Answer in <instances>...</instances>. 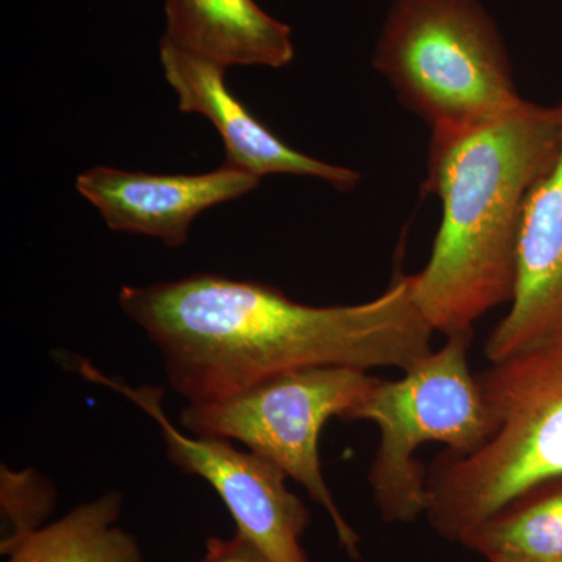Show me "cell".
I'll return each instance as SVG.
<instances>
[{
	"label": "cell",
	"instance_id": "5bb4252c",
	"mask_svg": "<svg viewBox=\"0 0 562 562\" xmlns=\"http://www.w3.org/2000/svg\"><path fill=\"white\" fill-rule=\"evenodd\" d=\"M2 513L9 522L5 538L24 535L46 524L55 505L54 486L35 471L13 472L2 465Z\"/></svg>",
	"mask_w": 562,
	"mask_h": 562
},
{
	"label": "cell",
	"instance_id": "3957f363",
	"mask_svg": "<svg viewBox=\"0 0 562 562\" xmlns=\"http://www.w3.org/2000/svg\"><path fill=\"white\" fill-rule=\"evenodd\" d=\"M476 376L494 432L475 452L446 450L428 468L425 517L457 543L524 492L562 476V339Z\"/></svg>",
	"mask_w": 562,
	"mask_h": 562
},
{
	"label": "cell",
	"instance_id": "8fae6325",
	"mask_svg": "<svg viewBox=\"0 0 562 562\" xmlns=\"http://www.w3.org/2000/svg\"><path fill=\"white\" fill-rule=\"evenodd\" d=\"M162 41L221 68L269 66L294 60L290 25L277 21L255 0H165Z\"/></svg>",
	"mask_w": 562,
	"mask_h": 562
},
{
	"label": "cell",
	"instance_id": "7a4b0ae2",
	"mask_svg": "<svg viewBox=\"0 0 562 562\" xmlns=\"http://www.w3.org/2000/svg\"><path fill=\"white\" fill-rule=\"evenodd\" d=\"M560 105L519 110L465 128L431 131L425 191L442 203L431 257L413 273L414 299L435 333L473 331L512 303L525 209L560 154Z\"/></svg>",
	"mask_w": 562,
	"mask_h": 562
},
{
	"label": "cell",
	"instance_id": "9c48e42d",
	"mask_svg": "<svg viewBox=\"0 0 562 562\" xmlns=\"http://www.w3.org/2000/svg\"><path fill=\"white\" fill-rule=\"evenodd\" d=\"M160 58L166 80L179 95V109L213 122L224 139L231 165L258 179L276 173L313 177L342 192L355 190L360 183V172L308 157L269 131L228 91L227 69L184 54L165 41Z\"/></svg>",
	"mask_w": 562,
	"mask_h": 562
},
{
	"label": "cell",
	"instance_id": "9a60e30c",
	"mask_svg": "<svg viewBox=\"0 0 562 562\" xmlns=\"http://www.w3.org/2000/svg\"><path fill=\"white\" fill-rule=\"evenodd\" d=\"M199 562H269L255 543L238 531L231 538L211 536L205 542V553Z\"/></svg>",
	"mask_w": 562,
	"mask_h": 562
},
{
	"label": "cell",
	"instance_id": "6da1fadb",
	"mask_svg": "<svg viewBox=\"0 0 562 562\" xmlns=\"http://www.w3.org/2000/svg\"><path fill=\"white\" fill-rule=\"evenodd\" d=\"M122 312L160 349L173 391L190 403L310 368L408 371L430 355L432 328L413 276L357 305L313 306L277 288L201 273L122 286Z\"/></svg>",
	"mask_w": 562,
	"mask_h": 562
},
{
	"label": "cell",
	"instance_id": "2e32d148",
	"mask_svg": "<svg viewBox=\"0 0 562 562\" xmlns=\"http://www.w3.org/2000/svg\"><path fill=\"white\" fill-rule=\"evenodd\" d=\"M487 562H531V561L514 560V558H492V560H490Z\"/></svg>",
	"mask_w": 562,
	"mask_h": 562
},
{
	"label": "cell",
	"instance_id": "52a82bcc",
	"mask_svg": "<svg viewBox=\"0 0 562 562\" xmlns=\"http://www.w3.org/2000/svg\"><path fill=\"white\" fill-rule=\"evenodd\" d=\"M61 362L88 382L124 395L146 413L161 430L169 461L188 475L205 480L217 492L235 520L236 531L255 543L269 562H310L302 538L312 517L286 486L288 476L279 468L249 450L241 452L227 439L183 435L166 416L161 387L131 386L69 353Z\"/></svg>",
	"mask_w": 562,
	"mask_h": 562
},
{
	"label": "cell",
	"instance_id": "ba28073f",
	"mask_svg": "<svg viewBox=\"0 0 562 562\" xmlns=\"http://www.w3.org/2000/svg\"><path fill=\"white\" fill-rule=\"evenodd\" d=\"M260 179L231 162L195 176H160L95 166L80 173L76 190L92 203L111 231L161 239L176 249L188 241L199 214L257 190Z\"/></svg>",
	"mask_w": 562,
	"mask_h": 562
},
{
	"label": "cell",
	"instance_id": "30bf717a",
	"mask_svg": "<svg viewBox=\"0 0 562 562\" xmlns=\"http://www.w3.org/2000/svg\"><path fill=\"white\" fill-rule=\"evenodd\" d=\"M560 110L562 117V102ZM509 305L484 344L491 362L562 339V140L557 161L525 209Z\"/></svg>",
	"mask_w": 562,
	"mask_h": 562
},
{
	"label": "cell",
	"instance_id": "7c38bea8",
	"mask_svg": "<svg viewBox=\"0 0 562 562\" xmlns=\"http://www.w3.org/2000/svg\"><path fill=\"white\" fill-rule=\"evenodd\" d=\"M121 492L111 491L52 524L14 538H3L5 562H143L132 532L120 527Z\"/></svg>",
	"mask_w": 562,
	"mask_h": 562
},
{
	"label": "cell",
	"instance_id": "4fadbf2b",
	"mask_svg": "<svg viewBox=\"0 0 562 562\" xmlns=\"http://www.w3.org/2000/svg\"><path fill=\"white\" fill-rule=\"evenodd\" d=\"M461 546L486 561L562 562V476L514 498L469 532Z\"/></svg>",
	"mask_w": 562,
	"mask_h": 562
},
{
	"label": "cell",
	"instance_id": "5b68a950",
	"mask_svg": "<svg viewBox=\"0 0 562 562\" xmlns=\"http://www.w3.org/2000/svg\"><path fill=\"white\" fill-rule=\"evenodd\" d=\"M472 341L473 331L449 336L401 379H379L344 420H368L379 428L368 480L386 524H413L427 513L428 469L414 454L424 443L471 454L494 432V416L469 366Z\"/></svg>",
	"mask_w": 562,
	"mask_h": 562
},
{
	"label": "cell",
	"instance_id": "8992f818",
	"mask_svg": "<svg viewBox=\"0 0 562 562\" xmlns=\"http://www.w3.org/2000/svg\"><path fill=\"white\" fill-rule=\"evenodd\" d=\"M379 379L361 369L327 366L279 373L210 401L190 403L180 422L205 438L238 441L305 487L330 517L339 546L361 560V538L322 472L319 441L333 417L346 420Z\"/></svg>",
	"mask_w": 562,
	"mask_h": 562
},
{
	"label": "cell",
	"instance_id": "277c9868",
	"mask_svg": "<svg viewBox=\"0 0 562 562\" xmlns=\"http://www.w3.org/2000/svg\"><path fill=\"white\" fill-rule=\"evenodd\" d=\"M372 65L431 131L487 124L527 102L497 22L480 0H394Z\"/></svg>",
	"mask_w": 562,
	"mask_h": 562
}]
</instances>
